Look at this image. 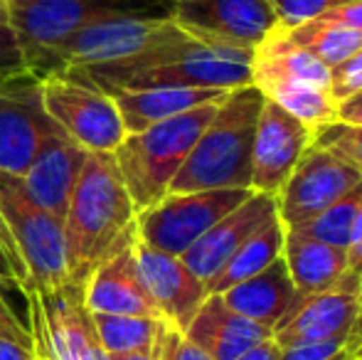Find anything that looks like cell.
<instances>
[{
	"instance_id": "6da1fadb",
	"label": "cell",
	"mask_w": 362,
	"mask_h": 360,
	"mask_svg": "<svg viewBox=\"0 0 362 360\" xmlns=\"http://www.w3.org/2000/svg\"><path fill=\"white\" fill-rule=\"evenodd\" d=\"M62 230L69 284L76 286L136 237V207L114 153H86Z\"/></svg>"
},
{
	"instance_id": "7a4b0ae2",
	"label": "cell",
	"mask_w": 362,
	"mask_h": 360,
	"mask_svg": "<svg viewBox=\"0 0 362 360\" xmlns=\"http://www.w3.org/2000/svg\"><path fill=\"white\" fill-rule=\"evenodd\" d=\"M264 94L247 84L229 91L205 126L168 192H200L222 187L252 190V151Z\"/></svg>"
},
{
	"instance_id": "3957f363",
	"label": "cell",
	"mask_w": 362,
	"mask_h": 360,
	"mask_svg": "<svg viewBox=\"0 0 362 360\" xmlns=\"http://www.w3.org/2000/svg\"><path fill=\"white\" fill-rule=\"evenodd\" d=\"M28 69L35 79L57 74V50L96 20L129 13L173 18V0H8Z\"/></svg>"
},
{
	"instance_id": "277c9868",
	"label": "cell",
	"mask_w": 362,
	"mask_h": 360,
	"mask_svg": "<svg viewBox=\"0 0 362 360\" xmlns=\"http://www.w3.org/2000/svg\"><path fill=\"white\" fill-rule=\"evenodd\" d=\"M219 104L222 101H212L148 126L139 134H126V139L116 146L114 161L134 200L136 215L168 195L173 178L182 168Z\"/></svg>"
},
{
	"instance_id": "5b68a950",
	"label": "cell",
	"mask_w": 362,
	"mask_h": 360,
	"mask_svg": "<svg viewBox=\"0 0 362 360\" xmlns=\"http://www.w3.org/2000/svg\"><path fill=\"white\" fill-rule=\"evenodd\" d=\"M0 215L28 272L30 294H47L69 284L62 222L30 200L23 180L0 173Z\"/></svg>"
},
{
	"instance_id": "8992f818",
	"label": "cell",
	"mask_w": 362,
	"mask_h": 360,
	"mask_svg": "<svg viewBox=\"0 0 362 360\" xmlns=\"http://www.w3.org/2000/svg\"><path fill=\"white\" fill-rule=\"evenodd\" d=\"M40 96L49 119L89 153H114L126 139L114 99L79 74L62 72L42 79Z\"/></svg>"
},
{
	"instance_id": "52a82bcc",
	"label": "cell",
	"mask_w": 362,
	"mask_h": 360,
	"mask_svg": "<svg viewBox=\"0 0 362 360\" xmlns=\"http://www.w3.org/2000/svg\"><path fill=\"white\" fill-rule=\"evenodd\" d=\"M249 195L252 190L247 187L168 192L163 200L136 215V235L156 250L182 257L215 222L242 205Z\"/></svg>"
},
{
	"instance_id": "ba28073f",
	"label": "cell",
	"mask_w": 362,
	"mask_h": 360,
	"mask_svg": "<svg viewBox=\"0 0 362 360\" xmlns=\"http://www.w3.org/2000/svg\"><path fill=\"white\" fill-rule=\"evenodd\" d=\"M185 30L170 15L129 13L86 25L57 50V74L72 67H99L134 59L148 50L180 37Z\"/></svg>"
},
{
	"instance_id": "9c48e42d",
	"label": "cell",
	"mask_w": 362,
	"mask_h": 360,
	"mask_svg": "<svg viewBox=\"0 0 362 360\" xmlns=\"http://www.w3.org/2000/svg\"><path fill=\"white\" fill-rule=\"evenodd\" d=\"M33 351L42 360H114L101 348L81 303V286L64 284L47 294H30Z\"/></svg>"
},
{
	"instance_id": "30bf717a",
	"label": "cell",
	"mask_w": 362,
	"mask_h": 360,
	"mask_svg": "<svg viewBox=\"0 0 362 360\" xmlns=\"http://www.w3.org/2000/svg\"><path fill=\"white\" fill-rule=\"evenodd\" d=\"M360 182L362 175L353 166L310 144L276 192V215L286 230H293L320 215Z\"/></svg>"
},
{
	"instance_id": "8fae6325",
	"label": "cell",
	"mask_w": 362,
	"mask_h": 360,
	"mask_svg": "<svg viewBox=\"0 0 362 360\" xmlns=\"http://www.w3.org/2000/svg\"><path fill=\"white\" fill-rule=\"evenodd\" d=\"M173 23L202 42L257 50L279 18L272 0H173Z\"/></svg>"
},
{
	"instance_id": "7c38bea8",
	"label": "cell",
	"mask_w": 362,
	"mask_h": 360,
	"mask_svg": "<svg viewBox=\"0 0 362 360\" xmlns=\"http://www.w3.org/2000/svg\"><path fill=\"white\" fill-rule=\"evenodd\" d=\"M362 277L348 269L335 286L296 296L288 311L274 328V341L281 348L313 346V343H345L358 313Z\"/></svg>"
},
{
	"instance_id": "4fadbf2b",
	"label": "cell",
	"mask_w": 362,
	"mask_h": 360,
	"mask_svg": "<svg viewBox=\"0 0 362 360\" xmlns=\"http://www.w3.org/2000/svg\"><path fill=\"white\" fill-rule=\"evenodd\" d=\"M59 126L47 116L33 74L0 84V173L23 178Z\"/></svg>"
},
{
	"instance_id": "5bb4252c",
	"label": "cell",
	"mask_w": 362,
	"mask_h": 360,
	"mask_svg": "<svg viewBox=\"0 0 362 360\" xmlns=\"http://www.w3.org/2000/svg\"><path fill=\"white\" fill-rule=\"evenodd\" d=\"M313 129L264 96L252 151V190L274 195L310 146Z\"/></svg>"
},
{
	"instance_id": "9a60e30c",
	"label": "cell",
	"mask_w": 362,
	"mask_h": 360,
	"mask_svg": "<svg viewBox=\"0 0 362 360\" xmlns=\"http://www.w3.org/2000/svg\"><path fill=\"white\" fill-rule=\"evenodd\" d=\"M134 260L141 281L151 301L156 303L160 318L168 326L185 333L205 298L210 296L205 281L187 269L180 257L146 245L139 240V235L134 240Z\"/></svg>"
},
{
	"instance_id": "2e32d148",
	"label": "cell",
	"mask_w": 362,
	"mask_h": 360,
	"mask_svg": "<svg viewBox=\"0 0 362 360\" xmlns=\"http://www.w3.org/2000/svg\"><path fill=\"white\" fill-rule=\"evenodd\" d=\"M276 215V197L267 192H254L232 212L210 227L185 255V267L202 281H210L215 274L232 260V255L269 220Z\"/></svg>"
},
{
	"instance_id": "e0dca14e",
	"label": "cell",
	"mask_w": 362,
	"mask_h": 360,
	"mask_svg": "<svg viewBox=\"0 0 362 360\" xmlns=\"http://www.w3.org/2000/svg\"><path fill=\"white\" fill-rule=\"evenodd\" d=\"M86 153L89 151L74 144L59 129L54 136H49V141L42 146V151L35 156L30 168L20 178L30 200L42 207L45 212H49L54 220L62 222L67 215L74 185L86 163Z\"/></svg>"
},
{
	"instance_id": "ac0fdd59",
	"label": "cell",
	"mask_w": 362,
	"mask_h": 360,
	"mask_svg": "<svg viewBox=\"0 0 362 360\" xmlns=\"http://www.w3.org/2000/svg\"><path fill=\"white\" fill-rule=\"evenodd\" d=\"M134 240L114 257L101 262L81 284V303L89 313L160 318L139 277V267L134 260Z\"/></svg>"
},
{
	"instance_id": "d6986e66",
	"label": "cell",
	"mask_w": 362,
	"mask_h": 360,
	"mask_svg": "<svg viewBox=\"0 0 362 360\" xmlns=\"http://www.w3.org/2000/svg\"><path fill=\"white\" fill-rule=\"evenodd\" d=\"M185 336L215 360H237L274 336L272 328L232 311L219 294H210L187 326Z\"/></svg>"
},
{
	"instance_id": "ffe728a7",
	"label": "cell",
	"mask_w": 362,
	"mask_h": 360,
	"mask_svg": "<svg viewBox=\"0 0 362 360\" xmlns=\"http://www.w3.org/2000/svg\"><path fill=\"white\" fill-rule=\"evenodd\" d=\"M229 91L195 87H156V89H116L111 91L126 134H139L153 124L180 116L197 106L222 101Z\"/></svg>"
},
{
	"instance_id": "44dd1931",
	"label": "cell",
	"mask_w": 362,
	"mask_h": 360,
	"mask_svg": "<svg viewBox=\"0 0 362 360\" xmlns=\"http://www.w3.org/2000/svg\"><path fill=\"white\" fill-rule=\"evenodd\" d=\"M219 296L232 311L274 331L276 323L284 318V313L288 311L291 301L296 298V289L291 281L286 262H284V257H279L267 269L234 284Z\"/></svg>"
},
{
	"instance_id": "7402d4cb",
	"label": "cell",
	"mask_w": 362,
	"mask_h": 360,
	"mask_svg": "<svg viewBox=\"0 0 362 360\" xmlns=\"http://www.w3.org/2000/svg\"><path fill=\"white\" fill-rule=\"evenodd\" d=\"M281 257L288 267L296 296H308V294L335 286L348 274L345 250L310 240V237L291 230H286V237H284Z\"/></svg>"
},
{
	"instance_id": "603a6c76",
	"label": "cell",
	"mask_w": 362,
	"mask_h": 360,
	"mask_svg": "<svg viewBox=\"0 0 362 360\" xmlns=\"http://www.w3.org/2000/svg\"><path fill=\"white\" fill-rule=\"evenodd\" d=\"M262 79H298L330 91V69L291 42L286 28L281 25H276L254 50L252 84Z\"/></svg>"
},
{
	"instance_id": "cb8c5ba5",
	"label": "cell",
	"mask_w": 362,
	"mask_h": 360,
	"mask_svg": "<svg viewBox=\"0 0 362 360\" xmlns=\"http://www.w3.org/2000/svg\"><path fill=\"white\" fill-rule=\"evenodd\" d=\"M284 237H286V227L281 225L279 215L269 217V220L234 252L232 260L205 284L207 294H222V291H227L229 286H234V284L244 281V279L267 269L272 262H276L279 257H281Z\"/></svg>"
},
{
	"instance_id": "d4e9b609",
	"label": "cell",
	"mask_w": 362,
	"mask_h": 360,
	"mask_svg": "<svg viewBox=\"0 0 362 360\" xmlns=\"http://www.w3.org/2000/svg\"><path fill=\"white\" fill-rule=\"evenodd\" d=\"M101 348L111 358L134 353H158L168 323L163 318L119 316V313H89Z\"/></svg>"
},
{
	"instance_id": "484cf974",
	"label": "cell",
	"mask_w": 362,
	"mask_h": 360,
	"mask_svg": "<svg viewBox=\"0 0 362 360\" xmlns=\"http://www.w3.org/2000/svg\"><path fill=\"white\" fill-rule=\"evenodd\" d=\"M254 87H259L267 99L276 101L281 109H286L291 116L303 121L310 129L335 121L338 101L330 96V91L320 87L298 82V79H262V82H254Z\"/></svg>"
},
{
	"instance_id": "4316f807",
	"label": "cell",
	"mask_w": 362,
	"mask_h": 360,
	"mask_svg": "<svg viewBox=\"0 0 362 360\" xmlns=\"http://www.w3.org/2000/svg\"><path fill=\"white\" fill-rule=\"evenodd\" d=\"M286 35L291 42L313 54L328 69L362 47V33L343 28V25L323 23V20H308L303 25H296V28L286 30Z\"/></svg>"
},
{
	"instance_id": "83f0119b",
	"label": "cell",
	"mask_w": 362,
	"mask_h": 360,
	"mask_svg": "<svg viewBox=\"0 0 362 360\" xmlns=\"http://www.w3.org/2000/svg\"><path fill=\"white\" fill-rule=\"evenodd\" d=\"M360 202H362V182L358 187H353L348 195L340 197L338 202L325 207L313 220L293 227L291 232H298V235H305V237H310V240L325 242V245L338 247V250H348L350 232H353V222H355V215H358Z\"/></svg>"
},
{
	"instance_id": "f1b7e54d",
	"label": "cell",
	"mask_w": 362,
	"mask_h": 360,
	"mask_svg": "<svg viewBox=\"0 0 362 360\" xmlns=\"http://www.w3.org/2000/svg\"><path fill=\"white\" fill-rule=\"evenodd\" d=\"M310 144L315 149H323L328 153L338 156L348 166L362 175V126L343 124V121H330V124L315 126Z\"/></svg>"
},
{
	"instance_id": "f546056e",
	"label": "cell",
	"mask_w": 362,
	"mask_h": 360,
	"mask_svg": "<svg viewBox=\"0 0 362 360\" xmlns=\"http://www.w3.org/2000/svg\"><path fill=\"white\" fill-rule=\"evenodd\" d=\"M28 74L30 69L25 62L18 30L10 18V5L8 0H0V84L15 82V79L28 77Z\"/></svg>"
},
{
	"instance_id": "4dcf8cb0",
	"label": "cell",
	"mask_w": 362,
	"mask_h": 360,
	"mask_svg": "<svg viewBox=\"0 0 362 360\" xmlns=\"http://www.w3.org/2000/svg\"><path fill=\"white\" fill-rule=\"evenodd\" d=\"M348 3H355V0H272L279 25L286 30L308 23V20H318L320 15Z\"/></svg>"
},
{
	"instance_id": "1f68e13d",
	"label": "cell",
	"mask_w": 362,
	"mask_h": 360,
	"mask_svg": "<svg viewBox=\"0 0 362 360\" xmlns=\"http://www.w3.org/2000/svg\"><path fill=\"white\" fill-rule=\"evenodd\" d=\"M362 89V47L353 52L348 59L330 67V96L343 101Z\"/></svg>"
},
{
	"instance_id": "d6a6232c",
	"label": "cell",
	"mask_w": 362,
	"mask_h": 360,
	"mask_svg": "<svg viewBox=\"0 0 362 360\" xmlns=\"http://www.w3.org/2000/svg\"><path fill=\"white\" fill-rule=\"evenodd\" d=\"M0 284H10V286L20 289L25 296L30 291L28 272H25L23 262H20L18 252L13 247V240L5 230L3 215H0Z\"/></svg>"
},
{
	"instance_id": "836d02e7",
	"label": "cell",
	"mask_w": 362,
	"mask_h": 360,
	"mask_svg": "<svg viewBox=\"0 0 362 360\" xmlns=\"http://www.w3.org/2000/svg\"><path fill=\"white\" fill-rule=\"evenodd\" d=\"M158 358L160 360H215L207 356L200 346H195L185 333H180L173 326H165V331H163Z\"/></svg>"
},
{
	"instance_id": "e575fe53",
	"label": "cell",
	"mask_w": 362,
	"mask_h": 360,
	"mask_svg": "<svg viewBox=\"0 0 362 360\" xmlns=\"http://www.w3.org/2000/svg\"><path fill=\"white\" fill-rule=\"evenodd\" d=\"M0 338L13 341L18 346L33 348V328L30 323H23V318L13 311V306L8 303V298L0 291Z\"/></svg>"
},
{
	"instance_id": "d590c367",
	"label": "cell",
	"mask_w": 362,
	"mask_h": 360,
	"mask_svg": "<svg viewBox=\"0 0 362 360\" xmlns=\"http://www.w3.org/2000/svg\"><path fill=\"white\" fill-rule=\"evenodd\" d=\"M338 351H343L340 341L328 343H313V346H296V348H281V358L279 360H328Z\"/></svg>"
},
{
	"instance_id": "8d00e7d4",
	"label": "cell",
	"mask_w": 362,
	"mask_h": 360,
	"mask_svg": "<svg viewBox=\"0 0 362 360\" xmlns=\"http://www.w3.org/2000/svg\"><path fill=\"white\" fill-rule=\"evenodd\" d=\"M318 20H323V23H333V25H343V28H350V30H358V33H362V0L340 5V8L320 15Z\"/></svg>"
},
{
	"instance_id": "74e56055",
	"label": "cell",
	"mask_w": 362,
	"mask_h": 360,
	"mask_svg": "<svg viewBox=\"0 0 362 360\" xmlns=\"http://www.w3.org/2000/svg\"><path fill=\"white\" fill-rule=\"evenodd\" d=\"M345 255H348V269L362 277V202L358 207V215H355L353 232H350V245L345 250Z\"/></svg>"
},
{
	"instance_id": "f35d334b",
	"label": "cell",
	"mask_w": 362,
	"mask_h": 360,
	"mask_svg": "<svg viewBox=\"0 0 362 360\" xmlns=\"http://www.w3.org/2000/svg\"><path fill=\"white\" fill-rule=\"evenodd\" d=\"M335 121L362 126V89L355 91V94L348 96V99L338 101V109H335Z\"/></svg>"
},
{
	"instance_id": "ab89813d",
	"label": "cell",
	"mask_w": 362,
	"mask_h": 360,
	"mask_svg": "<svg viewBox=\"0 0 362 360\" xmlns=\"http://www.w3.org/2000/svg\"><path fill=\"white\" fill-rule=\"evenodd\" d=\"M343 351L348 353L353 360H362V286H360V296H358V313H355V323H353V328H350L348 338H345Z\"/></svg>"
},
{
	"instance_id": "60d3db41",
	"label": "cell",
	"mask_w": 362,
	"mask_h": 360,
	"mask_svg": "<svg viewBox=\"0 0 362 360\" xmlns=\"http://www.w3.org/2000/svg\"><path fill=\"white\" fill-rule=\"evenodd\" d=\"M279 358H281V346H279L274 338H267V341H262L259 346L242 353L237 360H279Z\"/></svg>"
},
{
	"instance_id": "b9f144b4",
	"label": "cell",
	"mask_w": 362,
	"mask_h": 360,
	"mask_svg": "<svg viewBox=\"0 0 362 360\" xmlns=\"http://www.w3.org/2000/svg\"><path fill=\"white\" fill-rule=\"evenodd\" d=\"M0 360H37V356H35L33 348L18 346V343L0 338Z\"/></svg>"
},
{
	"instance_id": "7bdbcfd3",
	"label": "cell",
	"mask_w": 362,
	"mask_h": 360,
	"mask_svg": "<svg viewBox=\"0 0 362 360\" xmlns=\"http://www.w3.org/2000/svg\"><path fill=\"white\" fill-rule=\"evenodd\" d=\"M114 360H160L158 353H134V356H116Z\"/></svg>"
},
{
	"instance_id": "ee69618b",
	"label": "cell",
	"mask_w": 362,
	"mask_h": 360,
	"mask_svg": "<svg viewBox=\"0 0 362 360\" xmlns=\"http://www.w3.org/2000/svg\"><path fill=\"white\" fill-rule=\"evenodd\" d=\"M328 360H353V358H350V356H348V353H345V351H338V353H335L333 358H328Z\"/></svg>"
},
{
	"instance_id": "f6af8a7d",
	"label": "cell",
	"mask_w": 362,
	"mask_h": 360,
	"mask_svg": "<svg viewBox=\"0 0 362 360\" xmlns=\"http://www.w3.org/2000/svg\"><path fill=\"white\" fill-rule=\"evenodd\" d=\"M37 360H42V358H37Z\"/></svg>"
}]
</instances>
